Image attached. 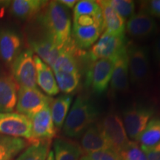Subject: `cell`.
<instances>
[{
    "label": "cell",
    "instance_id": "d6a6232c",
    "mask_svg": "<svg viewBox=\"0 0 160 160\" xmlns=\"http://www.w3.org/2000/svg\"><path fill=\"white\" fill-rule=\"evenodd\" d=\"M148 160H160V142L152 147H141Z\"/></svg>",
    "mask_w": 160,
    "mask_h": 160
},
{
    "label": "cell",
    "instance_id": "7a4b0ae2",
    "mask_svg": "<svg viewBox=\"0 0 160 160\" xmlns=\"http://www.w3.org/2000/svg\"><path fill=\"white\" fill-rule=\"evenodd\" d=\"M99 117V110L87 96H78L63 125V133L70 138L82 137Z\"/></svg>",
    "mask_w": 160,
    "mask_h": 160
},
{
    "label": "cell",
    "instance_id": "30bf717a",
    "mask_svg": "<svg viewBox=\"0 0 160 160\" xmlns=\"http://www.w3.org/2000/svg\"><path fill=\"white\" fill-rule=\"evenodd\" d=\"M0 134L25 138L31 142L32 139L31 119L18 113L0 112Z\"/></svg>",
    "mask_w": 160,
    "mask_h": 160
},
{
    "label": "cell",
    "instance_id": "52a82bcc",
    "mask_svg": "<svg viewBox=\"0 0 160 160\" xmlns=\"http://www.w3.org/2000/svg\"><path fill=\"white\" fill-rule=\"evenodd\" d=\"M33 56L32 50H24L11 63L13 80L20 88H37V71Z\"/></svg>",
    "mask_w": 160,
    "mask_h": 160
},
{
    "label": "cell",
    "instance_id": "277c9868",
    "mask_svg": "<svg viewBox=\"0 0 160 160\" xmlns=\"http://www.w3.org/2000/svg\"><path fill=\"white\" fill-rule=\"evenodd\" d=\"M115 61L100 59L88 64L85 74V85L97 95L107 91L113 74Z\"/></svg>",
    "mask_w": 160,
    "mask_h": 160
},
{
    "label": "cell",
    "instance_id": "2e32d148",
    "mask_svg": "<svg viewBox=\"0 0 160 160\" xmlns=\"http://www.w3.org/2000/svg\"><path fill=\"white\" fill-rule=\"evenodd\" d=\"M104 31V28L99 25L79 26L73 25L71 38L77 48L85 51V49L90 48L97 42Z\"/></svg>",
    "mask_w": 160,
    "mask_h": 160
},
{
    "label": "cell",
    "instance_id": "e0dca14e",
    "mask_svg": "<svg viewBox=\"0 0 160 160\" xmlns=\"http://www.w3.org/2000/svg\"><path fill=\"white\" fill-rule=\"evenodd\" d=\"M33 60L37 71V82L38 85L48 95L55 96L58 94L59 89L53 70L37 55L33 56Z\"/></svg>",
    "mask_w": 160,
    "mask_h": 160
},
{
    "label": "cell",
    "instance_id": "8d00e7d4",
    "mask_svg": "<svg viewBox=\"0 0 160 160\" xmlns=\"http://www.w3.org/2000/svg\"><path fill=\"white\" fill-rule=\"evenodd\" d=\"M79 160H91V159H90V158H89L88 157L87 155H84V154H82V156Z\"/></svg>",
    "mask_w": 160,
    "mask_h": 160
},
{
    "label": "cell",
    "instance_id": "ac0fdd59",
    "mask_svg": "<svg viewBox=\"0 0 160 160\" xmlns=\"http://www.w3.org/2000/svg\"><path fill=\"white\" fill-rule=\"evenodd\" d=\"M102 13L105 31L117 36H125V21L109 5L108 0L97 1Z\"/></svg>",
    "mask_w": 160,
    "mask_h": 160
},
{
    "label": "cell",
    "instance_id": "44dd1931",
    "mask_svg": "<svg viewBox=\"0 0 160 160\" xmlns=\"http://www.w3.org/2000/svg\"><path fill=\"white\" fill-rule=\"evenodd\" d=\"M48 4L42 0H15L11 3V13L21 19H27L39 13Z\"/></svg>",
    "mask_w": 160,
    "mask_h": 160
},
{
    "label": "cell",
    "instance_id": "4316f807",
    "mask_svg": "<svg viewBox=\"0 0 160 160\" xmlns=\"http://www.w3.org/2000/svg\"><path fill=\"white\" fill-rule=\"evenodd\" d=\"M58 88L60 91L68 95L75 92L79 88L81 81L80 73H65V72H54Z\"/></svg>",
    "mask_w": 160,
    "mask_h": 160
},
{
    "label": "cell",
    "instance_id": "603a6c76",
    "mask_svg": "<svg viewBox=\"0 0 160 160\" xmlns=\"http://www.w3.org/2000/svg\"><path fill=\"white\" fill-rule=\"evenodd\" d=\"M28 145L23 138L0 134V160H13Z\"/></svg>",
    "mask_w": 160,
    "mask_h": 160
},
{
    "label": "cell",
    "instance_id": "7402d4cb",
    "mask_svg": "<svg viewBox=\"0 0 160 160\" xmlns=\"http://www.w3.org/2000/svg\"><path fill=\"white\" fill-rule=\"evenodd\" d=\"M53 149L54 160H79L83 153L77 142L63 138L55 139Z\"/></svg>",
    "mask_w": 160,
    "mask_h": 160
},
{
    "label": "cell",
    "instance_id": "9c48e42d",
    "mask_svg": "<svg viewBox=\"0 0 160 160\" xmlns=\"http://www.w3.org/2000/svg\"><path fill=\"white\" fill-rule=\"evenodd\" d=\"M53 99L42 93L39 89L20 88L17 94V111L29 119L45 108L51 105Z\"/></svg>",
    "mask_w": 160,
    "mask_h": 160
},
{
    "label": "cell",
    "instance_id": "484cf974",
    "mask_svg": "<svg viewBox=\"0 0 160 160\" xmlns=\"http://www.w3.org/2000/svg\"><path fill=\"white\" fill-rule=\"evenodd\" d=\"M51 141L31 142L16 160H46L49 153Z\"/></svg>",
    "mask_w": 160,
    "mask_h": 160
},
{
    "label": "cell",
    "instance_id": "6da1fadb",
    "mask_svg": "<svg viewBox=\"0 0 160 160\" xmlns=\"http://www.w3.org/2000/svg\"><path fill=\"white\" fill-rule=\"evenodd\" d=\"M39 13V22L44 33L60 50L63 48L72 40L71 19L68 9L59 1H51Z\"/></svg>",
    "mask_w": 160,
    "mask_h": 160
},
{
    "label": "cell",
    "instance_id": "4dcf8cb0",
    "mask_svg": "<svg viewBox=\"0 0 160 160\" xmlns=\"http://www.w3.org/2000/svg\"><path fill=\"white\" fill-rule=\"evenodd\" d=\"M86 155L91 160H122L119 153L112 151L111 149L102 150Z\"/></svg>",
    "mask_w": 160,
    "mask_h": 160
},
{
    "label": "cell",
    "instance_id": "1f68e13d",
    "mask_svg": "<svg viewBox=\"0 0 160 160\" xmlns=\"http://www.w3.org/2000/svg\"><path fill=\"white\" fill-rule=\"evenodd\" d=\"M141 11H145L151 17L160 18V0L144 2L142 3Z\"/></svg>",
    "mask_w": 160,
    "mask_h": 160
},
{
    "label": "cell",
    "instance_id": "d590c367",
    "mask_svg": "<svg viewBox=\"0 0 160 160\" xmlns=\"http://www.w3.org/2000/svg\"><path fill=\"white\" fill-rule=\"evenodd\" d=\"M46 160H54V154H53V151H50L48 155L47 159Z\"/></svg>",
    "mask_w": 160,
    "mask_h": 160
},
{
    "label": "cell",
    "instance_id": "ffe728a7",
    "mask_svg": "<svg viewBox=\"0 0 160 160\" xmlns=\"http://www.w3.org/2000/svg\"><path fill=\"white\" fill-rule=\"evenodd\" d=\"M17 83L10 77L0 76V112L12 113L17 102Z\"/></svg>",
    "mask_w": 160,
    "mask_h": 160
},
{
    "label": "cell",
    "instance_id": "8fae6325",
    "mask_svg": "<svg viewBox=\"0 0 160 160\" xmlns=\"http://www.w3.org/2000/svg\"><path fill=\"white\" fill-rule=\"evenodd\" d=\"M32 127L31 142L51 141L56 136V128L52 119L50 105L41 110L31 119Z\"/></svg>",
    "mask_w": 160,
    "mask_h": 160
},
{
    "label": "cell",
    "instance_id": "d6986e66",
    "mask_svg": "<svg viewBox=\"0 0 160 160\" xmlns=\"http://www.w3.org/2000/svg\"><path fill=\"white\" fill-rule=\"evenodd\" d=\"M80 147L83 153L87 154L102 150L110 149L108 144L97 123L90 126L83 133L82 136Z\"/></svg>",
    "mask_w": 160,
    "mask_h": 160
},
{
    "label": "cell",
    "instance_id": "f1b7e54d",
    "mask_svg": "<svg viewBox=\"0 0 160 160\" xmlns=\"http://www.w3.org/2000/svg\"><path fill=\"white\" fill-rule=\"evenodd\" d=\"M119 156L122 160H148L141 146L136 141H129Z\"/></svg>",
    "mask_w": 160,
    "mask_h": 160
},
{
    "label": "cell",
    "instance_id": "5b68a950",
    "mask_svg": "<svg viewBox=\"0 0 160 160\" xmlns=\"http://www.w3.org/2000/svg\"><path fill=\"white\" fill-rule=\"evenodd\" d=\"M97 125L109 148L119 153L129 142L122 118L115 112H110L104 116Z\"/></svg>",
    "mask_w": 160,
    "mask_h": 160
},
{
    "label": "cell",
    "instance_id": "4fadbf2b",
    "mask_svg": "<svg viewBox=\"0 0 160 160\" xmlns=\"http://www.w3.org/2000/svg\"><path fill=\"white\" fill-rule=\"evenodd\" d=\"M22 40L19 33L5 28L0 31V57L6 63L13 62L22 52Z\"/></svg>",
    "mask_w": 160,
    "mask_h": 160
},
{
    "label": "cell",
    "instance_id": "8992f818",
    "mask_svg": "<svg viewBox=\"0 0 160 160\" xmlns=\"http://www.w3.org/2000/svg\"><path fill=\"white\" fill-rule=\"evenodd\" d=\"M127 40L125 36H117L105 31L88 52L92 61L109 59L115 61L127 51Z\"/></svg>",
    "mask_w": 160,
    "mask_h": 160
},
{
    "label": "cell",
    "instance_id": "e575fe53",
    "mask_svg": "<svg viewBox=\"0 0 160 160\" xmlns=\"http://www.w3.org/2000/svg\"><path fill=\"white\" fill-rule=\"evenodd\" d=\"M59 2L61 3L66 8L73 9L78 1H76V0H60Z\"/></svg>",
    "mask_w": 160,
    "mask_h": 160
},
{
    "label": "cell",
    "instance_id": "ba28073f",
    "mask_svg": "<svg viewBox=\"0 0 160 160\" xmlns=\"http://www.w3.org/2000/svg\"><path fill=\"white\" fill-rule=\"evenodd\" d=\"M153 114V108L141 105H132L123 111L122 122L130 139L137 141Z\"/></svg>",
    "mask_w": 160,
    "mask_h": 160
},
{
    "label": "cell",
    "instance_id": "cb8c5ba5",
    "mask_svg": "<svg viewBox=\"0 0 160 160\" xmlns=\"http://www.w3.org/2000/svg\"><path fill=\"white\" fill-rule=\"evenodd\" d=\"M72 102L71 95H62L52 101L50 105L52 119L55 128L57 130L63 127L66 117L68 113Z\"/></svg>",
    "mask_w": 160,
    "mask_h": 160
},
{
    "label": "cell",
    "instance_id": "836d02e7",
    "mask_svg": "<svg viewBox=\"0 0 160 160\" xmlns=\"http://www.w3.org/2000/svg\"><path fill=\"white\" fill-rule=\"evenodd\" d=\"M153 56L158 67L160 68V35L153 43Z\"/></svg>",
    "mask_w": 160,
    "mask_h": 160
},
{
    "label": "cell",
    "instance_id": "83f0119b",
    "mask_svg": "<svg viewBox=\"0 0 160 160\" xmlns=\"http://www.w3.org/2000/svg\"><path fill=\"white\" fill-rule=\"evenodd\" d=\"M92 16V17H102L101 8L97 1L82 0L79 1L73 8V16Z\"/></svg>",
    "mask_w": 160,
    "mask_h": 160
},
{
    "label": "cell",
    "instance_id": "d4e9b609",
    "mask_svg": "<svg viewBox=\"0 0 160 160\" xmlns=\"http://www.w3.org/2000/svg\"><path fill=\"white\" fill-rule=\"evenodd\" d=\"M137 141L141 147H152L160 142V118L151 119L146 125Z\"/></svg>",
    "mask_w": 160,
    "mask_h": 160
},
{
    "label": "cell",
    "instance_id": "f546056e",
    "mask_svg": "<svg viewBox=\"0 0 160 160\" xmlns=\"http://www.w3.org/2000/svg\"><path fill=\"white\" fill-rule=\"evenodd\" d=\"M112 8L124 19H129L134 14L135 3L130 0H108Z\"/></svg>",
    "mask_w": 160,
    "mask_h": 160
},
{
    "label": "cell",
    "instance_id": "3957f363",
    "mask_svg": "<svg viewBox=\"0 0 160 160\" xmlns=\"http://www.w3.org/2000/svg\"><path fill=\"white\" fill-rule=\"evenodd\" d=\"M127 54L131 83L143 86L148 82L151 76L148 50L144 46L128 44Z\"/></svg>",
    "mask_w": 160,
    "mask_h": 160
},
{
    "label": "cell",
    "instance_id": "7c38bea8",
    "mask_svg": "<svg viewBox=\"0 0 160 160\" xmlns=\"http://www.w3.org/2000/svg\"><path fill=\"white\" fill-rule=\"evenodd\" d=\"M125 30L132 37L144 39L155 35L158 27L153 17L145 11H140L129 18Z\"/></svg>",
    "mask_w": 160,
    "mask_h": 160
},
{
    "label": "cell",
    "instance_id": "5bb4252c",
    "mask_svg": "<svg viewBox=\"0 0 160 160\" xmlns=\"http://www.w3.org/2000/svg\"><path fill=\"white\" fill-rule=\"evenodd\" d=\"M128 62L127 51L115 60L111 79V91L113 94L126 93L129 90Z\"/></svg>",
    "mask_w": 160,
    "mask_h": 160
},
{
    "label": "cell",
    "instance_id": "9a60e30c",
    "mask_svg": "<svg viewBox=\"0 0 160 160\" xmlns=\"http://www.w3.org/2000/svg\"><path fill=\"white\" fill-rule=\"evenodd\" d=\"M30 43L32 51H35L37 57L52 68L61 50L57 47L51 38L44 33L42 36L31 39Z\"/></svg>",
    "mask_w": 160,
    "mask_h": 160
}]
</instances>
